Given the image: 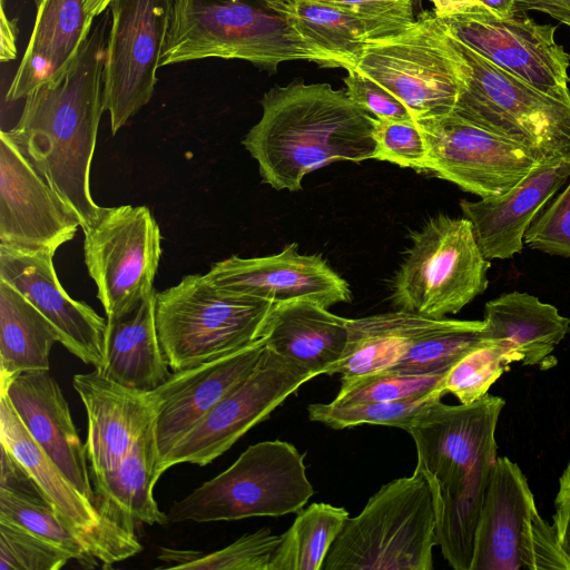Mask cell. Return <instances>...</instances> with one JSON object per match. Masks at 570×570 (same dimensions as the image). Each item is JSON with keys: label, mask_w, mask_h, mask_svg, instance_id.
Wrapping results in <instances>:
<instances>
[{"label": "cell", "mask_w": 570, "mask_h": 570, "mask_svg": "<svg viewBox=\"0 0 570 570\" xmlns=\"http://www.w3.org/2000/svg\"><path fill=\"white\" fill-rule=\"evenodd\" d=\"M156 292L107 317L104 365L107 379L131 390L150 392L170 375L155 315Z\"/></svg>", "instance_id": "484cf974"}, {"label": "cell", "mask_w": 570, "mask_h": 570, "mask_svg": "<svg viewBox=\"0 0 570 570\" xmlns=\"http://www.w3.org/2000/svg\"><path fill=\"white\" fill-rule=\"evenodd\" d=\"M444 394V391L438 390L420 397L394 402L313 403L307 406V414L311 421L334 430L360 424H379L405 430L420 412L441 400Z\"/></svg>", "instance_id": "d590c367"}, {"label": "cell", "mask_w": 570, "mask_h": 570, "mask_svg": "<svg viewBox=\"0 0 570 570\" xmlns=\"http://www.w3.org/2000/svg\"><path fill=\"white\" fill-rule=\"evenodd\" d=\"M315 376L307 367L265 346L252 374L168 452L163 470L180 463L207 465Z\"/></svg>", "instance_id": "9a60e30c"}, {"label": "cell", "mask_w": 570, "mask_h": 570, "mask_svg": "<svg viewBox=\"0 0 570 570\" xmlns=\"http://www.w3.org/2000/svg\"><path fill=\"white\" fill-rule=\"evenodd\" d=\"M436 544L432 492L415 469L382 485L346 520L322 570H431Z\"/></svg>", "instance_id": "5b68a950"}, {"label": "cell", "mask_w": 570, "mask_h": 570, "mask_svg": "<svg viewBox=\"0 0 570 570\" xmlns=\"http://www.w3.org/2000/svg\"><path fill=\"white\" fill-rule=\"evenodd\" d=\"M439 18L470 11L483 6L480 0H431Z\"/></svg>", "instance_id": "c3c4849f"}, {"label": "cell", "mask_w": 570, "mask_h": 570, "mask_svg": "<svg viewBox=\"0 0 570 570\" xmlns=\"http://www.w3.org/2000/svg\"><path fill=\"white\" fill-rule=\"evenodd\" d=\"M59 335L51 323L19 292L0 279V384L36 370H49Z\"/></svg>", "instance_id": "4dcf8cb0"}, {"label": "cell", "mask_w": 570, "mask_h": 570, "mask_svg": "<svg viewBox=\"0 0 570 570\" xmlns=\"http://www.w3.org/2000/svg\"><path fill=\"white\" fill-rule=\"evenodd\" d=\"M351 70L387 89L415 121L451 114L462 85L455 39L428 10L399 33L370 41Z\"/></svg>", "instance_id": "9c48e42d"}, {"label": "cell", "mask_w": 570, "mask_h": 570, "mask_svg": "<svg viewBox=\"0 0 570 570\" xmlns=\"http://www.w3.org/2000/svg\"><path fill=\"white\" fill-rule=\"evenodd\" d=\"M348 518L344 508L328 503H312L302 509L289 529L281 534L269 570H322Z\"/></svg>", "instance_id": "1f68e13d"}, {"label": "cell", "mask_w": 570, "mask_h": 570, "mask_svg": "<svg viewBox=\"0 0 570 570\" xmlns=\"http://www.w3.org/2000/svg\"><path fill=\"white\" fill-rule=\"evenodd\" d=\"M416 122L428 146L424 171L480 198L507 193L542 165L525 148L453 112Z\"/></svg>", "instance_id": "2e32d148"}, {"label": "cell", "mask_w": 570, "mask_h": 570, "mask_svg": "<svg viewBox=\"0 0 570 570\" xmlns=\"http://www.w3.org/2000/svg\"><path fill=\"white\" fill-rule=\"evenodd\" d=\"M570 177V160L542 164L507 193L462 199L461 210L489 261L508 259L523 249V237L538 212Z\"/></svg>", "instance_id": "cb8c5ba5"}, {"label": "cell", "mask_w": 570, "mask_h": 570, "mask_svg": "<svg viewBox=\"0 0 570 570\" xmlns=\"http://www.w3.org/2000/svg\"><path fill=\"white\" fill-rule=\"evenodd\" d=\"M271 3L306 41L346 70L355 68L370 41L399 33L411 24L368 19L309 0H271Z\"/></svg>", "instance_id": "f546056e"}, {"label": "cell", "mask_w": 570, "mask_h": 570, "mask_svg": "<svg viewBox=\"0 0 570 570\" xmlns=\"http://www.w3.org/2000/svg\"><path fill=\"white\" fill-rule=\"evenodd\" d=\"M265 346L262 337L230 354L175 371L161 385L147 392L155 412L161 462L226 394L252 374Z\"/></svg>", "instance_id": "ffe728a7"}, {"label": "cell", "mask_w": 570, "mask_h": 570, "mask_svg": "<svg viewBox=\"0 0 570 570\" xmlns=\"http://www.w3.org/2000/svg\"><path fill=\"white\" fill-rule=\"evenodd\" d=\"M441 19L456 40L494 66L570 105V55L557 43L556 27L524 12L502 18L484 6Z\"/></svg>", "instance_id": "5bb4252c"}, {"label": "cell", "mask_w": 570, "mask_h": 570, "mask_svg": "<svg viewBox=\"0 0 570 570\" xmlns=\"http://www.w3.org/2000/svg\"><path fill=\"white\" fill-rule=\"evenodd\" d=\"M0 393L7 395L30 435L68 480L99 507L85 444L77 433L62 391L49 370L22 372L0 384Z\"/></svg>", "instance_id": "603a6c76"}, {"label": "cell", "mask_w": 570, "mask_h": 570, "mask_svg": "<svg viewBox=\"0 0 570 570\" xmlns=\"http://www.w3.org/2000/svg\"><path fill=\"white\" fill-rule=\"evenodd\" d=\"M504 405L502 397L489 393L470 404L439 400L405 429L415 443V469L432 492L438 546L455 570L471 569L475 530L499 456L495 431Z\"/></svg>", "instance_id": "7a4b0ae2"}, {"label": "cell", "mask_w": 570, "mask_h": 570, "mask_svg": "<svg viewBox=\"0 0 570 570\" xmlns=\"http://www.w3.org/2000/svg\"><path fill=\"white\" fill-rule=\"evenodd\" d=\"M205 275L222 288L275 303L303 299L328 308L352 298L346 281L321 255L301 254L296 243L271 256L233 255Z\"/></svg>", "instance_id": "d6986e66"}, {"label": "cell", "mask_w": 570, "mask_h": 570, "mask_svg": "<svg viewBox=\"0 0 570 570\" xmlns=\"http://www.w3.org/2000/svg\"><path fill=\"white\" fill-rule=\"evenodd\" d=\"M446 373L406 374L380 371L362 376L341 379V389L332 402L353 404L420 397L438 390L444 391L443 380Z\"/></svg>", "instance_id": "8d00e7d4"}, {"label": "cell", "mask_w": 570, "mask_h": 570, "mask_svg": "<svg viewBox=\"0 0 570 570\" xmlns=\"http://www.w3.org/2000/svg\"><path fill=\"white\" fill-rule=\"evenodd\" d=\"M540 11L570 28V0H515V12Z\"/></svg>", "instance_id": "bcb514c9"}, {"label": "cell", "mask_w": 570, "mask_h": 570, "mask_svg": "<svg viewBox=\"0 0 570 570\" xmlns=\"http://www.w3.org/2000/svg\"><path fill=\"white\" fill-rule=\"evenodd\" d=\"M277 304L222 288L199 274L156 293V326L170 368L191 367L258 341Z\"/></svg>", "instance_id": "8992f818"}, {"label": "cell", "mask_w": 570, "mask_h": 570, "mask_svg": "<svg viewBox=\"0 0 570 570\" xmlns=\"http://www.w3.org/2000/svg\"><path fill=\"white\" fill-rule=\"evenodd\" d=\"M413 2H414V7H415V6H420L421 0H413Z\"/></svg>", "instance_id": "816d5d0a"}, {"label": "cell", "mask_w": 570, "mask_h": 570, "mask_svg": "<svg viewBox=\"0 0 570 570\" xmlns=\"http://www.w3.org/2000/svg\"><path fill=\"white\" fill-rule=\"evenodd\" d=\"M461 322L400 309L347 318L345 351L327 375L340 374L341 379H351L387 370L419 340L451 330Z\"/></svg>", "instance_id": "83f0119b"}, {"label": "cell", "mask_w": 570, "mask_h": 570, "mask_svg": "<svg viewBox=\"0 0 570 570\" xmlns=\"http://www.w3.org/2000/svg\"><path fill=\"white\" fill-rule=\"evenodd\" d=\"M510 364L508 354L500 345H481L449 370L443 380V390L462 404L473 403L488 394Z\"/></svg>", "instance_id": "74e56055"}, {"label": "cell", "mask_w": 570, "mask_h": 570, "mask_svg": "<svg viewBox=\"0 0 570 570\" xmlns=\"http://www.w3.org/2000/svg\"><path fill=\"white\" fill-rule=\"evenodd\" d=\"M483 321H462L460 325L419 340L387 370L406 374L446 373L472 350L489 344L483 337Z\"/></svg>", "instance_id": "e575fe53"}, {"label": "cell", "mask_w": 570, "mask_h": 570, "mask_svg": "<svg viewBox=\"0 0 570 570\" xmlns=\"http://www.w3.org/2000/svg\"><path fill=\"white\" fill-rule=\"evenodd\" d=\"M0 444L24 466L47 502L76 529L104 568L142 550L135 528L102 512L68 480L30 435L3 393H0Z\"/></svg>", "instance_id": "e0dca14e"}, {"label": "cell", "mask_w": 570, "mask_h": 570, "mask_svg": "<svg viewBox=\"0 0 570 570\" xmlns=\"http://www.w3.org/2000/svg\"><path fill=\"white\" fill-rule=\"evenodd\" d=\"M347 336V318L303 299L278 303L263 334L267 347L316 375L341 360Z\"/></svg>", "instance_id": "f1b7e54d"}, {"label": "cell", "mask_w": 570, "mask_h": 570, "mask_svg": "<svg viewBox=\"0 0 570 570\" xmlns=\"http://www.w3.org/2000/svg\"><path fill=\"white\" fill-rule=\"evenodd\" d=\"M281 535L263 528L242 535L229 546L208 553L161 548V569L269 570Z\"/></svg>", "instance_id": "836d02e7"}, {"label": "cell", "mask_w": 570, "mask_h": 570, "mask_svg": "<svg viewBox=\"0 0 570 570\" xmlns=\"http://www.w3.org/2000/svg\"><path fill=\"white\" fill-rule=\"evenodd\" d=\"M69 560L57 546L0 519V570H58Z\"/></svg>", "instance_id": "f35d334b"}, {"label": "cell", "mask_w": 570, "mask_h": 570, "mask_svg": "<svg viewBox=\"0 0 570 570\" xmlns=\"http://www.w3.org/2000/svg\"><path fill=\"white\" fill-rule=\"evenodd\" d=\"M314 488L304 455L281 440L248 446L214 479L175 502L168 523L230 521L253 517H282L304 509Z\"/></svg>", "instance_id": "ba28073f"}, {"label": "cell", "mask_w": 570, "mask_h": 570, "mask_svg": "<svg viewBox=\"0 0 570 570\" xmlns=\"http://www.w3.org/2000/svg\"><path fill=\"white\" fill-rule=\"evenodd\" d=\"M72 385L87 414L85 449L91 484L97 494L155 412L147 393L127 389L98 370L75 375Z\"/></svg>", "instance_id": "7402d4cb"}, {"label": "cell", "mask_w": 570, "mask_h": 570, "mask_svg": "<svg viewBox=\"0 0 570 570\" xmlns=\"http://www.w3.org/2000/svg\"><path fill=\"white\" fill-rule=\"evenodd\" d=\"M30 40L7 91V100L24 99L60 73L75 58L91 31L83 0H36Z\"/></svg>", "instance_id": "d4e9b609"}, {"label": "cell", "mask_w": 570, "mask_h": 570, "mask_svg": "<svg viewBox=\"0 0 570 570\" xmlns=\"http://www.w3.org/2000/svg\"><path fill=\"white\" fill-rule=\"evenodd\" d=\"M494 14L507 18L515 14V0H480Z\"/></svg>", "instance_id": "681fc988"}, {"label": "cell", "mask_w": 570, "mask_h": 570, "mask_svg": "<svg viewBox=\"0 0 570 570\" xmlns=\"http://www.w3.org/2000/svg\"><path fill=\"white\" fill-rule=\"evenodd\" d=\"M108 13L71 62L24 98L17 125L8 130L35 168L87 228L98 206L90 191V167L104 107Z\"/></svg>", "instance_id": "6da1fadb"}, {"label": "cell", "mask_w": 570, "mask_h": 570, "mask_svg": "<svg viewBox=\"0 0 570 570\" xmlns=\"http://www.w3.org/2000/svg\"><path fill=\"white\" fill-rule=\"evenodd\" d=\"M262 117L243 139L264 184L297 191L303 178L334 161L374 159L376 118L346 90L295 79L262 98Z\"/></svg>", "instance_id": "3957f363"}, {"label": "cell", "mask_w": 570, "mask_h": 570, "mask_svg": "<svg viewBox=\"0 0 570 570\" xmlns=\"http://www.w3.org/2000/svg\"><path fill=\"white\" fill-rule=\"evenodd\" d=\"M570 570L520 466L498 456L482 503L470 570Z\"/></svg>", "instance_id": "8fae6325"}, {"label": "cell", "mask_w": 570, "mask_h": 570, "mask_svg": "<svg viewBox=\"0 0 570 570\" xmlns=\"http://www.w3.org/2000/svg\"><path fill=\"white\" fill-rule=\"evenodd\" d=\"M112 0H83L87 13L95 18L106 11Z\"/></svg>", "instance_id": "f907efd6"}, {"label": "cell", "mask_w": 570, "mask_h": 570, "mask_svg": "<svg viewBox=\"0 0 570 570\" xmlns=\"http://www.w3.org/2000/svg\"><path fill=\"white\" fill-rule=\"evenodd\" d=\"M455 42L462 85L452 112L525 148L541 164L570 160V105Z\"/></svg>", "instance_id": "52a82bcc"}, {"label": "cell", "mask_w": 570, "mask_h": 570, "mask_svg": "<svg viewBox=\"0 0 570 570\" xmlns=\"http://www.w3.org/2000/svg\"><path fill=\"white\" fill-rule=\"evenodd\" d=\"M490 267L471 222L438 215L413 234L392 281L393 304L431 318L456 314L487 289Z\"/></svg>", "instance_id": "30bf717a"}, {"label": "cell", "mask_w": 570, "mask_h": 570, "mask_svg": "<svg viewBox=\"0 0 570 570\" xmlns=\"http://www.w3.org/2000/svg\"><path fill=\"white\" fill-rule=\"evenodd\" d=\"M0 519L57 546L86 568L99 564L81 535L46 500L26 498L0 489Z\"/></svg>", "instance_id": "d6a6232c"}, {"label": "cell", "mask_w": 570, "mask_h": 570, "mask_svg": "<svg viewBox=\"0 0 570 570\" xmlns=\"http://www.w3.org/2000/svg\"><path fill=\"white\" fill-rule=\"evenodd\" d=\"M53 256L0 246V279L24 296L51 323L59 343L100 371L107 321L89 305L67 294L57 277Z\"/></svg>", "instance_id": "44dd1931"}, {"label": "cell", "mask_w": 570, "mask_h": 570, "mask_svg": "<svg viewBox=\"0 0 570 570\" xmlns=\"http://www.w3.org/2000/svg\"><path fill=\"white\" fill-rule=\"evenodd\" d=\"M374 136V159L424 171L428 146L416 121L376 119Z\"/></svg>", "instance_id": "ab89813d"}, {"label": "cell", "mask_w": 570, "mask_h": 570, "mask_svg": "<svg viewBox=\"0 0 570 570\" xmlns=\"http://www.w3.org/2000/svg\"><path fill=\"white\" fill-rule=\"evenodd\" d=\"M340 8L360 17L410 24L414 18L413 0H309Z\"/></svg>", "instance_id": "7bdbcfd3"}, {"label": "cell", "mask_w": 570, "mask_h": 570, "mask_svg": "<svg viewBox=\"0 0 570 570\" xmlns=\"http://www.w3.org/2000/svg\"><path fill=\"white\" fill-rule=\"evenodd\" d=\"M523 242L532 249L570 257V183L547 210L532 222Z\"/></svg>", "instance_id": "60d3db41"}, {"label": "cell", "mask_w": 570, "mask_h": 570, "mask_svg": "<svg viewBox=\"0 0 570 570\" xmlns=\"http://www.w3.org/2000/svg\"><path fill=\"white\" fill-rule=\"evenodd\" d=\"M483 337L500 345L510 362L546 368L570 331V318L556 306L524 292H509L487 302Z\"/></svg>", "instance_id": "4316f807"}, {"label": "cell", "mask_w": 570, "mask_h": 570, "mask_svg": "<svg viewBox=\"0 0 570 570\" xmlns=\"http://www.w3.org/2000/svg\"><path fill=\"white\" fill-rule=\"evenodd\" d=\"M552 525L561 549L570 559V461L559 478Z\"/></svg>", "instance_id": "f6af8a7d"}, {"label": "cell", "mask_w": 570, "mask_h": 570, "mask_svg": "<svg viewBox=\"0 0 570 570\" xmlns=\"http://www.w3.org/2000/svg\"><path fill=\"white\" fill-rule=\"evenodd\" d=\"M81 220L35 168L9 131L0 132V246L55 254Z\"/></svg>", "instance_id": "ac0fdd59"}, {"label": "cell", "mask_w": 570, "mask_h": 570, "mask_svg": "<svg viewBox=\"0 0 570 570\" xmlns=\"http://www.w3.org/2000/svg\"><path fill=\"white\" fill-rule=\"evenodd\" d=\"M174 0H112L104 66V107L112 135L154 94Z\"/></svg>", "instance_id": "4fadbf2b"}, {"label": "cell", "mask_w": 570, "mask_h": 570, "mask_svg": "<svg viewBox=\"0 0 570 570\" xmlns=\"http://www.w3.org/2000/svg\"><path fill=\"white\" fill-rule=\"evenodd\" d=\"M1 448V472L0 489L14 494L31 498L36 500H46L41 489L24 469V466L14 458V455L4 446ZM47 501V500H46Z\"/></svg>", "instance_id": "ee69618b"}, {"label": "cell", "mask_w": 570, "mask_h": 570, "mask_svg": "<svg viewBox=\"0 0 570 570\" xmlns=\"http://www.w3.org/2000/svg\"><path fill=\"white\" fill-rule=\"evenodd\" d=\"M82 230L85 263L107 317L155 292L161 236L148 207H101Z\"/></svg>", "instance_id": "7c38bea8"}, {"label": "cell", "mask_w": 570, "mask_h": 570, "mask_svg": "<svg viewBox=\"0 0 570 570\" xmlns=\"http://www.w3.org/2000/svg\"><path fill=\"white\" fill-rule=\"evenodd\" d=\"M344 83L348 97L376 119L414 120L410 110L399 98L361 72L347 70Z\"/></svg>", "instance_id": "b9f144b4"}, {"label": "cell", "mask_w": 570, "mask_h": 570, "mask_svg": "<svg viewBox=\"0 0 570 570\" xmlns=\"http://www.w3.org/2000/svg\"><path fill=\"white\" fill-rule=\"evenodd\" d=\"M0 11V60L7 62L17 57L18 27L17 19L7 17L3 0H1Z\"/></svg>", "instance_id": "7dc6e473"}, {"label": "cell", "mask_w": 570, "mask_h": 570, "mask_svg": "<svg viewBox=\"0 0 570 570\" xmlns=\"http://www.w3.org/2000/svg\"><path fill=\"white\" fill-rule=\"evenodd\" d=\"M206 58L240 59L269 72L294 60L337 68L271 0H174L159 67Z\"/></svg>", "instance_id": "277c9868"}]
</instances>
